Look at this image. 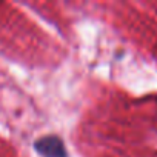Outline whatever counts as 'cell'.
<instances>
[{
	"label": "cell",
	"mask_w": 157,
	"mask_h": 157,
	"mask_svg": "<svg viewBox=\"0 0 157 157\" xmlns=\"http://www.w3.org/2000/svg\"><path fill=\"white\" fill-rule=\"evenodd\" d=\"M36 151L42 157H68L66 148L57 136H45L40 137L36 143Z\"/></svg>",
	"instance_id": "obj_1"
}]
</instances>
